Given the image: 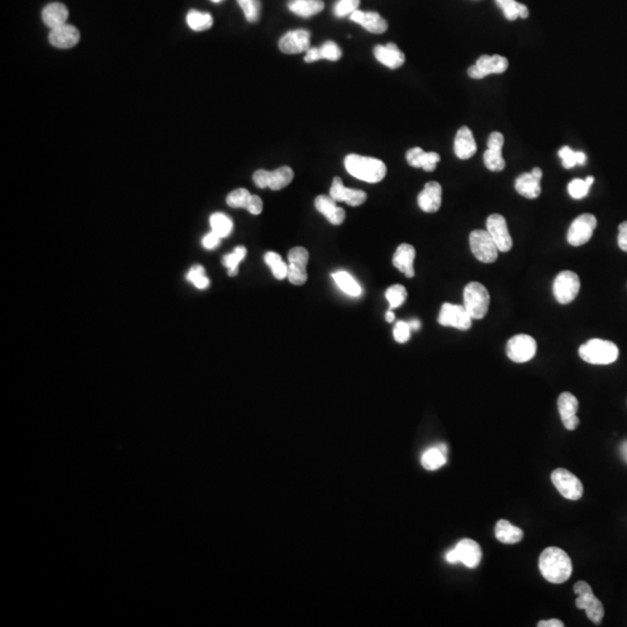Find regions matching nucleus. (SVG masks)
Masks as SVG:
<instances>
[{
    "label": "nucleus",
    "mask_w": 627,
    "mask_h": 627,
    "mask_svg": "<svg viewBox=\"0 0 627 627\" xmlns=\"http://www.w3.org/2000/svg\"><path fill=\"white\" fill-rule=\"evenodd\" d=\"M288 8L294 15L302 18H310L323 11L324 3L322 0H290Z\"/></svg>",
    "instance_id": "29"
},
{
    "label": "nucleus",
    "mask_w": 627,
    "mask_h": 627,
    "mask_svg": "<svg viewBox=\"0 0 627 627\" xmlns=\"http://www.w3.org/2000/svg\"><path fill=\"white\" fill-rule=\"evenodd\" d=\"M330 196L335 201H343L348 203V206H362L366 201V193L360 189H348L345 187L339 177H335L330 189Z\"/></svg>",
    "instance_id": "17"
},
{
    "label": "nucleus",
    "mask_w": 627,
    "mask_h": 627,
    "mask_svg": "<svg viewBox=\"0 0 627 627\" xmlns=\"http://www.w3.org/2000/svg\"><path fill=\"white\" fill-rule=\"evenodd\" d=\"M203 276H205V268L201 265H196V266L191 268L187 276H186V279L189 280V283H193Z\"/></svg>",
    "instance_id": "54"
},
{
    "label": "nucleus",
    "mask_w": 627,
    "mask_h": 627,
    "mask_svg": "<svg viewBox=\"0 0 627 627\" xmlns=\"http://www.w3.org/2000/svg\"><path fill=\"white\" fill-rule=\"evenodd\" d=\"M287 278L295 286H301L308 279L307 266L306 265L292 264V263H290L288 264Z\"/></svg>",
    "instance_id": "40"
},
{
    "label": "nucleus",
    "mask_w": 627,
    "mask_h": 627,
    "mask_svg": "<svg viewBox=\"0 0 627 627\" xmlns=\"http://www.w3.org/2000/svg\"><path fill=\"white\" fill-rule=\"evenodd\" d=\"M577 160L579 165H584L586 160H587V156H586V153H582V151H577Z\"/></svg>",
    "instance_id": "60"
},
{
    "label": "nucleus",
    "mask_w": 627,
    "mask_h": 627,
    "mask_svg": "<svg viewBox=\"0 0 627 627\" xmlns=\"http://www.w3.org/2000/svg\"><path fill=\"white\" fill-rule=\"evenodd\" d=\"M211 222L212 232L218 234L221 238L228 237L232 234L234 223L232 218L223 214V213H214L209 218Z\"/></svg>",
    "instance_id": "34"
},
{
    "label": "nucleus",
    "mask_w": 627,
    "mask_h": 627,
    "mask_svg": "<svg viewBox=\"0 0 627 627\" xmlns=\"http://www.w3.org/2000/svg\"><path fill=\"white\" fill-rule=\"evenodd\" d=\"M515 189L526 199H536L541 196V180L533 177L532 174H523L516 179Z\"/></svg>",
    "instance_id": "27"
},
{
    "label": "nucleus",
    "mask_w": 627,
    "mask_h": 627,
    "mask_svg": "<svg viewBox=\"0 0 627 627\" xmlns=\"http://www.w3.org/2000/svg\"><path fill=\"white\" fill-rule=\"evenodd\" d=\"M487 232H489L500 252L512 250V235L509 232L504 216L500 214L490 215L489 218H487Z\"/></svg>",
    "instance_id": "14"
},
{
    "label": "nucleus",
    "mask_w": 627,
    "mask_h": 627,
    "mask_svg": "<svg viewBox=\"0 0 627 627\" xmlns=\"http://www.w3.org/2000/svg\"><path fill=\"white\" fill-rule=\"evenodd\" d=\"M471 315L464 306L444 303L438 316V323L442 326H452L458 330H468L471 326Z\"/></svg>",
    "instance_id": "13"
},
{
    "label": "nucleus",
    "mask_w": 627,
    "mask_h": 627,
    "mask_svg": "<svg viewBox=\"0 0 627 627\" xmlns=\"http://www.w3.org/2000/svg\"><path fill=\"white\" fill-rule=\"evenodd\" d=\"M336 203L337 201H335L330 196H319L315 199L316 209L321 214L324 215L326 220H329L338 209L337 203Z\"/></svg>",
    "instance_id": "38"
},
{
    "label": "nucleus",
    "mask_w": 627,
    "mask_h": 627,
    "mask_svg": "<svg viewBox=\"0 0 627 627\" xmlns=\"http://www.w3.org/2000/svg\"><path fill=\"white\" fill-rule=\"evenodd\" d=\"M415 257H416V250L413 245L406 243L401 244L394 254L393 264L406 278H413L415 276V270H413Z\"/></svg>",
    "instance_id": "24"
},
{
    "label": "nucleus",
    "mask_w": 627,
    "mask_h": 627,
    "mask_svg": "<svg viewBox=\"0 0 627 627\" xmlns=\"http://www.w3.org/2000/svg\"><path fill=\"white\" fill-rule=\"evenodd\" d=\"M333 278H334L335 283H337V286L350 297H359L362 294V287L359 286V283H357L348 272L338 271L333 274Z\"/></svg>",
    "instance_id": "32"
},
{
    "label": "nucleus",
    "mask_w": 627,
    "mask_h": 627,
    "mask_svg": "<svg viewBox=\"0 0 627 627\" xmlns=\"http://www.w3.org/2000/svg\"><path fill=\"white\" fill-rule=\"evenodd\" d=\"M350 19L355 24L373 34H382L388 29V24L377 12H365L357 10L350 15Z\"/></svg>",
    "instance_id": "21"
},
{
    "label": "nucleus",
    "mask_w": 627,
    "mask_h": 627,
    "mask_svg": "<svg viewBox=\"0 0 627 627\" xmlns=\"http://www.w3.org/2000/svg\"><path fill=\"white\" fill-rule=\"evenodd\" d=\"M69 18V11L66 5L61 3H51L47 5L42 11V20L50 29L57 28L66 25Z\"/></svg>",
    "instance_id": "25"
},
{
    "label": "nucleus",
    "mask_w": 627,
    "mask_h": 627,
    "mask_svg": "<svg viewBox=\"0 0 627 627\" xmlns=\"http://www.w3.org/2000/svg\"><path fill=\"white\" fill-rule=\"evenodd\" d=\"M244 17L249 22L258 21L261 13V1L259 0H237Z\"/></svg>",
    "instance_id": "39"
},
{
    "label": "nucleus",
    "mask_w": 627,
    "mask_h": 627,
    "mask_svg": "<svg viewBox=\"0 0 627 627\" xmlns=\"http://www.w3.org/2000/svg\"><path fill=\"white\" fill-rule=\"evenodd\" d=\"M212 1H213V3H215V4H218V3H222L223 0H212Z\"/></svg>",
    "instance_id": "64"
},
{
    "label": "nucleus",
    "mask_w": 627,
    "mask_h": 627,
    "mask_svg": "<svg viewBox=\"0 0 627 627\" xmlns=\"http://www.w3.org/2000/svg\"><path fill=\"white\" fill-rule=\"evenodd\" d=\"M360 0H339L335 5L334 13L338 18H344L346 15H351L353 12L359 8Z\"/></svg>",
    "instance_id": "43"
},
{
    "label": "nucleus",
    "mask_w": 627,
    "mask_h": 627,
    "mask_svg": "<svg viewBox=\"0 0 627 627\" xmlns=\"http://www.w3.org/2000/svg\"><path fill=\"white\" fill-rule=\"evenodd\" d=\"M386 319H387V322L389 323L395 321V315H394V312H393L392 310H388L387 314H386Z\"/></svg>",
    "instance_id": "63"
},
{
    "label": "nucleus",
    "mask_w": 627,
    "mask_h": 627,
    "mask_svg": "<svg viewBox=\"0 0 627 627\" xmlns=\"http://www.w3.org/2000/svg\"><path fill=\"white\" fill-rule=\"evenodd\" d=\"M552 483L562 496L570 500H580L583 495V486L577 476L565 468H558L551 475Z\"/></svg>",
    "instance_id": "9"
},
{
    "label": "nucleus",
    "mask_w": 627,
    "mask_h": 627,
    "mask_svg": "<svg viewBox=\"0 0 627 627\" xmlns=\"http://www.w3.org/2000/svg\"><path fill=\"white\" fill-rule=\"evenodd\" d=\"M559 157L561 158L562 165L565 169H573L575 165H577V151H574L573 149L570 148V147H562L558 153Z\"/></svg>",
    "instance_id": "46"
},
{
    "label": "nucleus",
    "mask_w": 627,
    "mask_h": 627,
    "mask_svg": "<svg viewBox=\"0 0 627 627\" xmlns=\"http://www.w3.org/2000/svg\"><path fill=\"white\" fill-rule=\"evenodd\" d=\"M489 292L483 283H469L464 290V307L473 319H481L489 309Z\"/></svg>",
    "instance_id": "4"
},
{
    "label": "nucleus",
    "mask_w": 627,
    "mask_h": 627,
    "mask_svg": "<svg viewBox=\"0 0 627 627\" xmlns=\"http://www.w3.org/2000/svg\"><path fill=\"white\" fill-rule=\"evenodd\" d=\"M495 536L503 544H517L523 539V531L507 519H500L495 526Z\"/></svg>",
    "instance_id": "28"
},
{
    "label": "nucleus",
    "mask_w": 627,
    "mask_h": 627,
    "mask_svg": "<svg viewBox=\"0 0 627 627\" xmlns=\"http://www.w3.org/2000/svg\"><path fill=\"white\" fill-rule=\"evenodd\" d=\"M410 333H411V329H410L409 324L403 321H399L394 326V338L397 343H401V344L409 341Z\"/></svg>",
    "instance_id": "48"
},
{
    "label": "nucleus",
    "mask_w": 627,
    "mask_h": 627,
    "mask_svg": "<svg viewBox=\"0 0 627 627\" xmlns=\"http://www.w3.org/2000/svg\"><path fill=\"white\" fill-rule=\"evenodd\" d=\"M265 263L270 266L271 271H272L273 276L274 278L278 280H283L285 278H287V274H288V265L285 264L283 261V258L280 256L279 254H276V252H272L270 251L268 254H265Z\"/></svg>",
    "instance_id": "35"
},
{
    "label": "nucleus",
    "mask_w": 627,
    "mask_h": 627,
    "mask_svg": "<svg viewBox=\"0 0 627 627\" xmlns=\"http://www.w3.org/2000/svg\"><path fill=\"white\" fill-rule=\"evenodd\" d=\"M447 461V446L445 444H438L432 446L425 451L422 456V466L428 471H437L442 467Z\"/></svg>",
    "instance_id": "26"
},
{
    "label": "nucleus",
    "mask_w": 627,
    "mask_h": 627,
    "mask_svg": "<svg viewBox=\"0 0 627 627\" xmlns=\"http://www.w3.org/2000/svg\"><path fill=\"white\" fill-rule=\"evenodd\" d=\"M581 359L592 365H609L618 359L619 350L615 343L604 339H590L579 348Z\"/></svg>",
    "instance_id": "3"
},
{
    "label": "nucleus",
    "mask_w": 627,
    "mask_h": 627,
    "mask_svg": "<svg viewBox=\"0 0 627 627\" xmlns=\"http://www.w3.org/2000/svg\"><path fill=\"white\" fill-rule=\"evenodd\" d=\"M536 353V341L529 335H516L507 341V355L514 363H526Z\"/></svg>",
    "instance_id": "10"
},
{
    "label": "nucleus",
    "mask_w": 627,
    "mask_h": 627,
    "mask_svg": "<svg viewBox=\"0 0 627 627\" xmlns=\"http://www.w3.org/2000/svg\"><path fill=\"white\" fill-rule=\"evenodd\" d=\"M574 592L577 595V599L575 601L577 609L584 610L588 618L596 625L602 623L603 618H604V606H603L602 602L595 596L590 586L584 581H579L574 586Z\"/></svg>",
    "instance_id": "5"
},
{
    "label": "nucleus",
    "mask_w": 627,
    "mask_h": 627,
    "mask_svg": "<svg viewBox=\"0 0 627 627\" xmlns=\"http://www.w3.org/2000/svg\"><path fill=\"white\" fill-rule=\"evenodd\" d=\"M558 409L562 423L567 430L573 431L580 424V420L577 416L579 409V401L572 393H562L558 399Z\"/></svg>",
    "instance_id": "16"
},
{
    "label": "nucleus",
    "mask_w": 627,
    "mask_h": 627,
    "mask_svg": "<svg viewBox=\"0 0 627 627\" xmlns=\"http://www.w3.org/2000/svg\"><path fill=\"white\" fill-rule=\"evenodd\" d=\"M319 49H321L323 59L336 62L341 57V49L335 44L334 41H326V44L319 47Z\"/></svg>",
    "instance_id": "45"
},
{
    "label": "nucleus",
    "mask_w": 627,
    "mask_h": 627,
    "mask_svg": "<svg viewBox=\"0 0 627 627\" xmlns=\"http://www.w3.org/2000/svg\"><path fill=\"white\" fill-rule=\"evenodd\" d=\"M294 172L290 167H281L274 171H270L268 189L279 191L290 185L293 180Z\"/></svg>",
    "instance_id": "31"
},
{
    "label": "nucleus",
    "mask_w": 627,
    "mask_h": 627,
    "mask_svg": "<svg viewBox=\"0 0 627 627\" xmlns=\"http://www.w3.org/2000/svg\"><path fill=\"white\" fill-rule=\"evenodd\" d=\"M268 180H270V171L258 170L254 172V183L259 189L268 187Z\"/></svg>",
    "instance_id": "49"
},
{
    "label": "nucleus",
    "mask_w": 627,
    "mask_h": 627,
    "mask_svg": "<svg viewBox=\"0 0 627 627\" xmlns=\"http://www.w3.org/2000/svg\"><path fill=\"white\" fill-rule=\"evenodd\" d=\"M446 561L449 563H462L467 568H476L483 559V551L480 545L471 539H462L456 548H452L445 554Z\"/></svg>",
    "instance_id": "6"
},
{
    "label": "nucleus",
    "mask_w": 627,
    "mask_h": 627,
    "mask_svg": "<svg viewBox=\"0 0 627 627\" xmlns=\"http://www.w3.org/2000/svg\"><path fill=\"white\" fill-rule=\"evenodd\" d=\"M483 160H485L487 169L493 172H500L505 167V160L502 156V150L488 149L483 155Z\"/></svg>",
    "instance_id": "37"
},
{
    "label": "nucleus",
    "mask_w": 627,
    "mask_h": 627,
    "mask_svg": "<svg viewBox=\"0 0 627 627\" xmlns=\"http://www.w3.org/2000/svg\"><path fill=\"white\" fill-rule=\"evenodd\" d=\"M345 220V211L341 207H338L337 211L335 213L333 216H331L328 221L330 222L331 225H341Z\"/></svg>",
    "instance_id": "56"
},
{
    "label": "nucleus",
    "mask_w": 627,
    "mask_h": 627,
    "mask_svg": "<svg viewBox=\"0 0 627 627\" xmlns=\"http://www.w3.org/2000/svg\"><path fill=\"white\" fill-rule=\"evenodd\" d=\"M497 6L503 11L507 20L515 21L517 19H526L529 17V8L525 5L517 3L516 0H495Z\"/></svg>",
    "instance_id": "30"
},
{
    "label": "nucleus",
    "mask_w": 627,
    "mask_h": 627,
    "mask_svg": "<svg viewBox=\"0 0 627 627\" xmlns=\"http://www.w3.org/2000/svg\"><path fill=\"white\" fill-rule=\"evenodd\" d=\"M406 162L410 167L423 169L427 172L436 170L437 164L440 162V156L437 153H425L420 147H415L406 151Z\"/></svg>",
    "instance_id": "22"
},
{
    "label": "nucleus",
    "mask_w": 627,
    "mask_h": 627,
    "mask_svg": "<svg viewBox=\"0 0 627 627\" xmlns=\"http://www.w3.org/2000/svg\"><path fill=\"white\" fill-rule=\"evenodd\" d=\"M509 62L500 55H483L476 61L474 66L468 69V76L473 79H483L489 75H497L507 71Z\"/></svg>",
    "instance_id": "12"
},
{
    "label": "nucleus",
    "mask_w": 627,
    "mask_h": 627,
    "mask_svg": "<svg viewBox=\"0 0 627 627\" xmlns=\"http://www.w3.org/2000/svg\"><path fill=\"white\" fill-rule=\"evenodd\" d=\"M374 56L377 61L389 69H399L406 62V56L395 44L377 46L374 48Z\"/></svg>",
    "instance_id": "20"
},
{
    "label": "nucleus",
    "mask_w": 627,
    "mask_h": 627,
    "mask_svg": "<svg viewBox=\"0 0 627 627\" xmlns=\"http://www.w3.org/2000/svg\"><path fill=\"white\" fill-rule=\"evenodd\" d=\"M580 278L572 271H562L559 273L553 283V293L555 299L561 305H568L577 299L580 292Z\"/></svg>",
    "instance_id": "8"
},
{
    "label": "nucleus",
    "mask_w": 627,
    "mask_h": 627,
    "mask_svg": "<svg viewBox=\"0 0 627 627\" xmlns=\"http://www.w3.org/2000/svg\"><path fill=\"white\" fill-rule=\"evenodd\" d=\"M250 192L245 189H237L229 193L227 196V203L232 208H247V203L250 200Z\"/></svg>",
    "instance_id": "41"
},
{
    "label": "nucleus",
    "mask_w": 627,
    "mask_h": 627,
    "mask_svg": "<svg viewBox=\"0 0 627 627\" xmlns=\"http://www.w3.org/2000/svg\"><path fill=\"white\" fill-rule=\"evenodd\" d=\"M79 30L75 26L66 25L51 29L49 41L54 47L59 49H70L79 42Z\"/></svg>",
    "instance_id": "19"
},
{
    "label": "nucleus",
    "mask_w": 627,
    "mask_h": 627,
    "mask_svg": "<svg viewBox=\"0 0 627 627\" xmlns=\"http://www.w3.org/2000/svg\"><path fill=\"white\" fill-rule=\"evenodd\" d=\"M618 245L621 250L627 252V221L623 222L619 225V232H618Z\"/></svg>",
    "instance_id": "53"
},
{
    "label": "nucleus",
    "mask_w": 627,
    "mask_h": 627,
    "mask_svg": "<svg viewBox=\"0 0 627 627\" xmlns=\"http://www.w3.org/2000/svg\"><path fill=\"white\" fill-rule=\"evenodd\" d=\"M442 186L437 182H429L418 194L417 203L425 213H436L442 206Z\"/></svg>",
    "instance_id": "18"
},
{
    "label": "nucleus",
    "mask_w": 627,
    "mask_h": 627,
    "mask_svg": "<svg viewBox=\"0 0 627 627\" xmlns=\"http://www.w3.org/2000/svg\"><path fill=\"white\" fill-rule=\"evenodd\" d=\"M308 261V251L306 250L305 247H293V249L288 252V261H290V263H293V264L306 265V266H307Z\"/></svg>",
    "instance_id": "47"
},
{
    "label": "nucleus",
    "mask_w": 627,
    "mask_h": 627,
    "mask_svg": "<svg viewBox=\"0 0 627 627\" xmlns=\"http://www.w3.org/2000/svg\"><path fill=\"white\" fill-rule=\"evenodd\" d=\"M408 324H409L411 330H418L421 328V322L418 319H411L410 322H408Z\"/></svg>",
    "instance_id": "61"
},
{
    "label": "nucleus",
    "mask_w": 627,
    "mask_h": 627,
    "mask_svg": "<svg viewBox=\"0 0 627 627\" xmlns=\"http://www.w3.org/2000/svg\"><path fill=\"white\" fill-rule=\"evenodd\" d=\"M590 187L586 179H574L568 184V193L573 199H583L588 196Z\"/></svg>",
    "instance_id": "42"
},
{
    "label": "nucleus",
    "mask_w": 627,
    "mask_h": 627,
    "mask_svg": "<svg viewBox=\"0 0 627 627\" xmlns=\"http://www.w3.org/2000/svg\"><path fill=\"white\" fill-rule=\"evenodd\" d=\"M476 150L478 147L474 135L467 126H462L456 135L454 153L460 160H469L471 157L474 156Z\"/></svg>",
    "instance_id": "23"
},
{
    "label": "nucleus",
    "mask_w": 627,
    "mask_h": 627,
    "mask_svg": "<svg viewBox=\"0 0 627 627\" xmlns=\"http://www.w3.org/2000/svg\"><path fill=\"white\" fill-rule=\"evenodd\" d=\"M406 297H408V293L402 285H393L386 292V299L389 302L391 309L401 307L406 302Z\"/></svg>",
    "instance_id": "36"
},
{
    "label": "nucleus",
    "mask_w": 627,
    "mask_h": 627,
    "mask_svg": "<svg viewBox=\"0 0 627 627\" xmlns=\"http://www.w3.org/2000/svg\"><path fill=\"white\" fill-rule=\"evenodd\" d=\"M344 164L348 174L359 180L371 184L381 182L387 174V167L384 162L373 157L351 153L345 157Z\"/></svg>",
    "instance_id": "2"
},
{
    "label": "nucleus",
    "mask_w": 627,
    "mask_h": 627,
    "mask_svg": "<svg viewBox=\"0 0 627 627\" xmlns=\"http://www.w3.org/2000/svg\"><path fill=\"white\" fill-rule=\"evenodd\" d=\"M245 256H247V249L245 247H235L232 254H225L223 259H222V264L225 265L228 270H230V268H238V265H240L241 261H243Z\"/></svg>",
    "instance_id": "44"
},
{
    "label": "nucleus",
    "mask_w": 627,
    "mask_h": 627,
    "mask_svg": "<svg viewBox=\"0 0 627 627\" xmlns=\"http://www.w3.org/2000/svg\"><path fill=\"white\" fill-rule=\"evenodd\" d=\"M565 624L562 623L561 620L559 619H550V620H541L538 623V627H563Z\"/></svg>",
    "instance_id": "57"
},
{
    "label": "nucleus",
    "mask_w": 627,
    "mask_h": 627,
    "mask_svg": "<svg viewBox=\"0 0 627 627\" xmlns=\"http://www.w3.org/2000/svg\"><path fill=\"white\" fill-rule=\"evenodd\" d=\"M319 59H323L321 49L319 48H309L306 53L305 61L307 63L317 62Z\"/></svg>",
    "instance_id": "55"
},
{
    "label": "nucleus",
    "mask_w": 627,
    "mask_h": 627,
    "mask_svg": "<svg viewBox=\"0 0 627 627\" xmlns=\"http://www.w3.org/2000/svg\"><path fill=\"white\" fill-rule=\"evenodd\" d=\"M503 144V135L498 133V131H494V133H492V134L489 135V138H488V141H487L488 149H494V150H502Z\"/></svg>",
    "instance_id": "50"
},
{
    "label": "nucleus",
    "mask_w": 627,
    "mask_h": 627,
    "mask_svg": "<svg viewBox=\"0 0 627 627\" xmlns=\"http://www.w3.org/2000/svg\"><path fill=\"white\" fill-rule=\"evenodd\" d=\"M209 283H211V281H209V279H208L206 274H205V276L201 277V278H199L196 281H194L193 285H194L196 288H199V290H206L207 287L209 286Z\"/></svg>",
    "instance_id": "58"
},
{
    "label": "nucleus",
    "mask_w": 627,
    "mask_h": 627,
    "mask_svg": "<svg viewBox=\"0 0 627 627\" xmlns=\"http://www.w3.org/2000/svg\"><path fill=\"white\" fill-rule=\"evenodd\" d=\"M221 240V237H220L218 234H215L214 232H211L209 234H207L203 238V247H206L208 250H212V249H214V247L220 245Z\"/></svg>",
    "instance_id": "51"
},
{
    "label": "nucleus",
    "mask_w": 627,
    "mask_h": 627,
    "mask_svg": "<svg viewBox=\"0 0 627 627\" xmlns=\"http://www.w3.org/2000/svg\"><path fill=\"white\" fill-rule=\"evenodd\" d=\"M620 454H621V458H623L624 461L627 464V440L620 445Z\"/></svg>",
    "instance_id": "59"
},
{
    "label": "nucleus",
    "mask_w": 627,
    "mask_h": 627,
    "mask_svg": "<svg viewBox=\"0 0 627 627\" xmlns=\"http://www.w3.org/2000/svg\"><path fill=\"white\" fill-rule=\"evenodd\" d=\"M531 174H532L533 177L541 180V178H543V171H541V167H534V169L531 171Z\"/></svg>",
    "instance_id": "62"
},
{
    "label": "nucleus",
    "mask_w": 627,
    "mask_h": 627,
    "mask_svg": "<svg viewBox=\"0 0 627 627\" xmlns=\"http://www.w3.org/2000/svg\"><path fill=\"white\" fill-rule=\"evenodd\" d=\"M539 570L545 580L554 584L565 583L573 572L570 555L559 548H545L539 558Z\"/></svg>",
    "instance_id": "1"
},
{
    "label": "nucleus",
    "mask_w": 627,
    "mask_h": 627,
    "mask_svg": "<svg viewBox=\"0 0 627 627\" xmlns=\"http://www.w3.org/2000/svg\"><path fill=\"white\" fill-rule=\"evenodd\" d=\"M310 48V33L305 29L290 30L279 41V49L287 55L300 54Z\"/></svg>",
    "instance_id": "15"
},
{
    "label": "nucleus",
    "mask_w": 627,
    "mask_h": 627,
    "mask_svg": "<svg viewBox=\"0 0 627 627\" xmlns=\"http://www.w3.org/2000/svg\"><path fill=\"white\" fill-rule=\"evenodd\" d=\"M245 209H247V212H250L252 215L261 214V211H263V201H261V198L258 196H251Z\"/></svg>",
    "instance_id": "52"
},
{
    "label": "nucleus",
    "mask_w": 627,
    "mask_h": 627,
    "mask_svg": "<svg viewBox=\"0 0 627 627\" xmlns=\"http://www.w3.org/2000/svg\"><path fill=\"white\" fill-rule=\"evenodd\" d=\"M597 220L592 214H582L577 216L570 225L567 234V241L573 247H581L588 243L594 235Z\"/></svg>",
    "instance_id": "11"
},
{
    "label": "nucleus",
    "mask_w": 627,
    "mask_h": 627,
    "mask_svg": "<svg viewBox=\"0 0 627 627\" xmlns=\"http://www.w3.org/2000/svg\"><path fill=\"white\" fill-rule=\"evenodd\" d=\"M471 250L478 261L490 264L498 257V247L487 230H474L469 235Z\"/></svg>",
    "instance_id": "7"
},
{
    "label": "nucleus",
    "mask_w": 627,
    "mask_h": 627,
    "mask_svg": "<svg viewBox=\"0 0 627 627\" xmlns=\"http://www.w3.org/2000/svg\"><path fill=\"white\" fill-rule=\"evenodd\" d=\"M186 21L194 32H203L213 26V17L209 13L191 10L186 17Z\"/></svg>",
    "instance_id": "33"
}]
</instances>
